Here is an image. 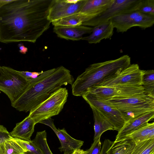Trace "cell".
Wrapping results in <instances>:
<instances>
[{
    "instance_id": "16",
    "label": "cell",
    "mask_w": 154,
    "mask_h": 154,
    "mask_svg": "<svg viewBox=\"0 0 154 154\" xmlns=\"http://www.w3.org/2000/svg\"><path fill=\"white\" fill-rule=\"evenodd\" d=\"M154 111L147 112L131 121L125 122L118 131L116 139H118L128 134L148 123L153 119Z\"/></svg>"
},
{
    "instance_id": "32",
    "label": "cell",
    "mask_w": 154,
    "mask_h": 154,
    "mask_svg": "<svg viewBox=\"0 0 154 154\" xmlns=\"http://www.w3.org/2000/svg\"><path fill=\"white\" fill-rule=\"evenodd\" d=\"M43 72V71H42L40 72H32L27 71H19L20 73L29 80L37 78L42 74Z\"/></svg>"
},
{
    "instance_id": "27",
    "label": "cell",
    "mask_w": 154,
    "mask_h": 154,
    "mask_svg": "<svg viewBox=\"0 0 154 154\" xmlns=\"http://www.w3.org/2000/svg\"><path fill=\"white\" fill-rule=\"evenodd\" d=\"M47 137L45 130L38 132L32 140L40 149L42 154H53L48 145Z\"/></svg>"
},
{
    "instance_id": "15",
    "label": "cell",
    "mask_w": 154,
    "mask_h": 154,
    "mask_svg": "<svg viewBox=\"0 0 154 154\" xmlns=\"http://www.w3.org/2000/svg\"><path fill=\"white\" fill-rule=\"evenodd\" d=\"M114 28L110 20L93 27L91 34L83 37L82 40L90 44L99 43L103 39H110L113 35Z\"/></svg>"
},
{
    "instance_id": "10",
    "label": "cell",
    "mask_w": 154,
    "mask_h": 154,
    "mask_svg": "<svg viewBox=\"0 0 154 154\" xmlns=\"http://www.w3.org/2000/svg\"><path fill=\"white\" fill-rule=\"evenodd\" d=\"M82 96L90 106L96 108L106 117L113 126L114 130L119 131L123 126L125 122L117 109L90 92Z\"/></svg>"
},
{
    "instance_id": "21",
    "label": "cell",
    "mask_w": 154,
    "mask_h": 154,
    "mask_svg": "<svg viewBox=\"0 0 154 154\" xmlns=\"http://www.w3.org/2000/svg\"><path fill=\"white\" fill-rule=\"evenodd\" d=\"M135 143L129 139H116L106 152V154H131Z\"/></svg>"
},
{
    "instance_id": "17",
    "label": "cell",
    "mask_w": 154,
    "mask_h": 154,
    "mask_svg": "<svg viewBox=\"0 0 154 154\" xmlns=\"http://www.w3.org/2000/svg\"><path fill=\"white\" fill-rule=\"evenodd\" d=\"M114 0H87L80 13L85 16L89 20L104 12Z\"/></svg>"
},
{
    "instance_id": "35",
    "label": "cell",
    "mask_w": 154,
    "mask_h": 154,
    "mask_svg": "<svg viewBox=\"0 0 154 154\" xmlns=\"http://www.w3.org/2000/svg\"><path fill=\"white\" fill-rule=\"evenodd\" d=\"M73 154H86V151L80 149L75 150Z\"/></svg>"
},
{
    "instance_id": "1",
    "label": "cell",
    "mask_w": 154,
    "mask_h": 154,
    "mask_svg": "<svg viewBox=\"0 0 154 154\" xmlns=\"http://www.w3.org/2000/svg\"><path fill=\"white\" fill-rule=\"evenodd\" d=\"M52 0H13L0 9V42L34 43L50 27Z\"/></svg>"
},
{
    "instance_id": "20",
    "label": "cell",
    "mask_w": 154,
    "mask_h": 154,
    "mask_svg": "<svg viewBox=\"0 0 154 154\" xmlns=\"http://www.w3.org/2000/svg\"><path fill=\"white\" fill-rule=\"evenodd\" d=\"M122 138L129 139L135 144L147 140L154 139V122L148 123L121 138Z\"/></svg>"
},
{
    "instance_id": "14",
    "label": "cell",
    "mask_w": 154,
    "mask_h": 154,
    "mask_svg": "<svg viewBox=\"0 0 154 154\" xmlns=\"http://www.w3.org/2000/svg\"><path fill=\"white\" fill-rule=\"evenodd\" d=\"M93 27L80 25L75 26H54V32L57 36L66 40L78 41L82 39L83 35L91 34Z\"/></svg>"
},
{
    "instance_id": "28",
    "label": "cell",
    "mask_w": 154,
    "mask_h": 154,
    "mask_svg": "<svg viewBox=\"0 0 154 154\" xmlns=\"http://www.w3.org/2000/svg\"><path fill=\"white\" fill-rule=\"evenodd\" d=\"M13 139L22 146L29 154H42L40 149L32 140L27 141L14 137Z\"/></svg>"
},
{
    "instance_id": "9",
    "label": "cell",
    "mask_w": 154,
    "mask_h": 154,
    "mask_svg": "<svg viewBox=\"0 0 154 154\" xmlns=\"http://www.w3.org/2000/svg\"><path fill=\"white\" fill-rule=\"evenodd\" d=\"M87 0H52L48 18L51 23L72 15L80 13Z\"/></svg>"
},
{
    "instance_id": "5",
    "label": "cell",
    "mask_w": 154,
    "mask_h": 154,
    "mask_svg": "<svg viewBox=\"0 0 154 154\" xmlns=\"http://www.w3.org/2000/svg\"><path fill=\"white\" fill-rule=\"evenodd\" d=\"M0 73V91L8 97L11 104L15 102L29 85L27 80L19 72L11 67L2 66Z\"/></svg>"
},
{
    "instance_id": "7",
    "label": "cell",
    "mask_w": 154,
    "mask_h": 154,
    "mask_svg": "<svg viewBox=\"0 0 154 154\" xmlns=\"http://www.w3.org/2000/svg\"><path fill=\"white\" fill-rule=\"evenodd\" d=\"M110 20L117 32H123L134 26L145 29L152 26L154 23V16L136 11L120 14Z\"/></svg>"
},
{
    "instance_id": "38",
    "label": "cell",
    "mask_w": 154,
    "mask_h": 154,
    "mask_svg": "<svg viewBox=\"0 0 154 154\" xmlns=\"http://www.w3.org/2000/svg\"><path fill=\"white\" fill-rule=\"evenodd\" d=\"M74 152H73V153H71V154H74Z\"/></svg>"
},
{
    "instance_id": "8",
    "label": "cell",
    "mask_w": 154,
    "mask_h": 154,
    "mask_svg": "<svg viewBox=\"0 0 154 154\" xmlns=\"http://www.w3.org/2000/svg\"><path fill=\"white\" fill-rule=\"evenodd\" d=\"M144 71L140 69L137 64H130L117 75L94 87H104L116 85L142 86V78Z\"/></svg>"
},
{
    "instance_id": "13",
    "label": "cell",
    "mask_w": 154,
    "mask_h": 154,
    "mask_svg": "<svg viewBox=\"0 0 154 154\" xmlns=\"http://www.w3.org/2000/svg\"><path fill=\"white\" fill-rule=\"evenodd\" d=\"M39 123L45 124L50 127L57 136L60 141L61 146L59 149L64 154H71L76 150L81 149L83 145L84 141L72 138L67 132L64 128L57 129L51 118L43 120Z\"/></svg>"
},
{
    "instance_id": "37",
    "label": "cell",
    "mask_w": 154,
    "mask_h": 154,
    "mask_svg": "<svg viewBox=\"0 0 154 154\" xmlns=\"http://www.w3.org/2000/svg\"><path fill=\"white\" fill-rule=\"evenodd\" d=\"M22 154H29L28 153H27V152H25Z\"/></svg>"
},
{
    "instance_id": "24",
    "label": "cell",
    "mask_w": 154,
    "mask_h": 154,
    "mask_svg": "<svg viewBox=\"0 0 154 154\" xmlns=\"http://www.w3.org/2000/svg\"><path fill=\"white\" fill-rule=\"evenodd\" d=\"M154 111V103L135 108L121 112L125 122L134 119L149 112Z\"/></svg>"
},
{
    "instance_id": "23",
    "label": "cell",
    "mask_w": 154,
    "mask_h": 154,
    "mask_svg": "<svg viewBox=\"0 0 154 154\" xmlns=\"http://www.w3.org/2000/svg\"><path fill=\"white\" fill-rule=\"evenodd\" d=\"M13 138L0 142V154H22L27 152Z\"/></svg>"
},
{
    "instance_id": "19",
    "label": "cell",
    "mask_w": 154,
    "mask_h": 154,
    "mask_svg": "<svg viewBox=\"0 0 154 154\" xmlns=\"http://www.w3.org/2000/svg\"><path fill=\"white\" fill-rule=\"evenodd\" d=\"M90 106L93 112L94 120V141L100 138L102 134L105 131L109 130H114V128L99 110L92 106Z\"/></svg>"
},
{
    "instance_id": "29",
    "label": "cell",
    "mask_w": 154,
    "mask_h": 154,
    "mask_svg": "<svg viewBox=\"0 0 154 154\" xmlns=\"http://www.w3.org/2000/svg\"><path fill=\"white\" fill-rule=\"evenodd\" d=\"M137 11L146 15L154 16V0H142L140 6Z\"/></svg>"
},
{
    "instance_id": "2",
    "label": "cell",
    "mask_w": 154,
    "mask_h": 154,
    "mask_svg": "<svg viewBox=\"0 0 154 154\" xmlns=\"http://www.w3.org/2000/svg\"><path fill=\"white\" fill-rule=\"evenodd\" d=\"M74 79L63 66L44 72L30 80L26 88L11 106L19 111L30 112L63 85H72Z\"/></svg>"
},
{
    "instance_id": "33",
    "label": "cell",
    "mask_w": 154,
    "mask_h": 154,
    "mask_svg": "<svg viewBox=\"0 0 154 154\" xmlns=\"http://www.w3.org/2000/svg\"><path fill=\"white\" fill-rule=\"evenodd\" d=\"M18 46L19 49V52L23 54H26L28 51V48L25 47L23 44H19Z\"/></svg>"
},
{
    "instance_id": "6",
    "label": "cell",
    "mask_w": 154,
    "mask_h": 154,
    "mask_svg": "<svg viewBox=\"0 0 154 154\" xmlns=\"http://www.w3.org/2000/svg\"><path fill=\"white\" fill-rule=\"evenodd\" d=\"M142 0H114L110 6L98 16L84 22L82 25L95 26L120 14L137 11Z\"/></svg>"
},
{
    "instance_id": "31",
    "label": "cell",
    "mask_w": 154,
    "mask_h": 154,
    "mask_svg": "<svg viewBox=\"0 0 154 154\" xmlns=\"http://www.w3.org/2000/svg\"><path fill=\"white\" fill-rule=\"evenodd\" d=\"M13 137L6 128L3 125H0V142Z\"/></svg>"
},
{
    "instance_id": "25",
    "label": "cell",
    "mask_w": 154,
    "mask_h": 154,
    "mask_svg": "<svg viewBox=\"0 0 154 154\" xmlns=\"http://www.w3.org/2000/svg\"><path fill=\"white\" fill-rule=\"evenodd\" d=\"M142 86L144 93L154 98V70H144L142 76Z\"/></svg>"
},
{
    "instance_id": "4",
    "label": "cell",
    "mask_w": 154,
    "mask_h": 154,
    "mask_svg": "<svg viewBox=\"0 0 154 154\" xmlns=\"http://www.w3.org/2000/svg\"><path fill=\"white\" fill-rule=\"evenodd\" d=\"M68 93L65 88L61 87L29 112L28 115L36 123L58 115L67 101Z\"/></svg>"
},
{
    "instance_id": "12",
    "label": "cell",
    "mask_w": 154,
    "mask_h": 154,
    "mask_svg": "<svg viewBox=\"0 0 154 154\" xmlns=\"http://www.w3.org/2000/svg\"><path fill=\"white\" fill-rule=\"evenodd\" d=\"M87 92L94 95L99 99H105L113 97H126L142 94L144 93V90L141 85H116L94 87Z\"/></svg>"
},
{
    "instance_id": "34",
    "label": "cell",
    "mask_w": 154,
    "mask_h": 154,
    "mask_svg": "<svg viewBox=\"0 0 154 154\" xmlns=\"http://www.w3.org/2000/svg\"><path fill=\"white\" fill-rule=\"evenodd\" d=\"M13 1V0H0V9L3 6Z\"/></svg>"
},
{
    "instance_id": "30",
    "label": "cell",
    "mask_w": 154,
    "mask_h": 154,
    "mask_svg": "<svg viewBox=\"0 0 154 154\" xmlns=\"http://www.w3.org/2000/svg\"><path fill=\"white\" fill-rule=\"evenodd\" d=\"M100 138L94 141L90 148L86 151V154H100L101 143Z\"/></svg>"
},
{
    "instance_id": "18",
    "label": "cell",
    "mask_w": 154,
    "mask_h": 154,
    "mask_svg": "<svg viewBox=\"0 0 154 154\" xmlns=\"http://www.w3.org/2000/svg\"><path fill=\"white\" fill-rule=\"evenodd\" d=\"M35 121L29 116L21 122L16 124L15 127L10 132L13 137L17 138L22 140L29 141L34 131Z\"/></svg>"
},
{
    "instance_id": "26",
    "label": "cell",
    "mask_w": 154,
    "mask_h": 154,
    "mask_svg": "<svg viewBox=\"0 0 154 154\" xmlns=\"http://www.w3.org/2000/svg\"><path fill=\"white\" fill-rule=\"evenodd\" d=\"M131 154H154V139L135 144Z\"/></svg>"
},
{
    "instance_id": "3",
    "label": "cell",
    "mask_w": 154,
    "mask_h": 154,
    "mask_svg": "<svg viewBox=\"0 0 154 154\" xmlns=\"http://www.w3.org/2000/svg\"><path fill=\"white\" fill-rule=\"evenodd\" d=\"M130 64L131 58L125 55L116 59L90 65L73 82L72 94L82 96L92 87L117 75Z\"/></svg>"
},
{
    "instance_id": "11",
    "label": "cell",
    "mask_w": 154,
    "mask_h": 154,
    "mask_svg": "<svg viewBox=\"0 0 154 154\" xmlns=\"http://www.w3.org/2000/svg\"><path fill=\"white\" fill-rule=\"evenodd\" d=\"M99 99L116 109L120 112L149 104L154 103V98L144 93L128 96L113 97L105 99Z\"/></svg>"
},
{
    "instance_id": "22",
    "label": "cell",
    "mask_w": 154,
    "mask_h": 154,
    "mask_svg": "<svg viewBox=\"0 0 154 154\" xmlns=\"http://www.w3.org/2000/svg\"><path fill=\"white\" fill-rule=\"evenodd\" d=\"M88 20L87 17L80 13L74 14L52 22L54 26H69L82 25L84 22Z\"/></svg>"
},
{
    "instance_id": "36",
    "label": "cell",
    "mask_w": 154,
    "mask_h": 154,
    "mask_svg": "<svg viewBox=\"0 0 154 154\" xmlns=\"http://www.w3.org/2000/svg\"><path fill=\"white\" fill-rule=\"evenodd\" d=\"M3 70L2 66H0V73Z\"/></svg>"
}]
</instances>
